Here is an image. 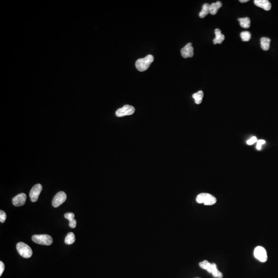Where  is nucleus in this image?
<instances>
[{"label": "nucleus", "instance_id": "1", "mask_svg": "<svg viewBox=\"0 0 278 278\" xmlns=\"http://www.w3.org/2000/svg\"><path fill=\"white\" fill-rule=\"evenodd\" d=\"M153 60L154 58L153 56L148 55L144 58L138 59L137 62H135V67L139 71L144 72L148 69Z\"/></svg>", "mask_w": 278, "mask_h": 278}, {"label": "nucleus", "instance_id": "2", "mask_svg": "<svg viewBox=\"0 0 278 278\" xmlns=\"http://www.w3.org/2000/svg\"><path fill=\"white\" fill-rule=\"evenodd\" d=\"M16 247L17 251L22 257L28 259L32 257L33 251L29 245L23 242H19L17 244Z\"/></svg>", "mask_w": 278, "mask_h": 278}, {"label": "nucleus", "instance_id": "3", "mask_svg": "<svg viewBox=\"0 0 278 278\" xmlns=\"http://www.w3.org/2000/svg\"><path fill=\"white\" fill-rule=\"evenodd\" d=\"M32 240L35 243L40 245L49 246L53 243V239L48 235H34L32 236Z\"/></svg>", "mask_w": 278, "mask_h": 278}, {"label": "nucleus", "instance_id": "4", "mask_svg": "<svg viewBox=\"0 0 278 278\" xmlns=\"http://www.w3.org/2000/svg\"><path fill=\"white\" fill-rule=\"evenodd\" d=\"M135 112V108L132 106L126 105L122 108L117 109L116 111V116L117 117H123L125 116H130Z\"/></svg>", "mask_w": 278, "mask_h": 278}, {"label": "nucleus", "instance_id": "5", "mask_svg": "<svg viewBox=\"0 0 278 278\" xmlns=\"http://www.w3.org/2000/svg\"><path fill=\"white\" fill-rule=\"evenodd\" d=\"M254 257L261 262H265L267 260V254L266 250L262 246H257L254 251Z\"/></svg>", "mask_w": 278, "mask_h": 278}, {"label": "nucleus", "instance_id": "6", "mask_svg": "<svg viewBox=\"0 0 278 278\" xmlns=\"http://www.w3.org/2000/svg\"><path fill=\"white\" fill-rule=\"evenodd\" d=\"M66 199V194L64 192L61 191L56 194V195L53 198L52 205L54 207H58L59 206L64 203Z\"/></svg>", "mask_w": 278, "mask_h": 278}, {"label": "nucleus", "instance_id": "7", "mask_svg": "<svg viewBox=\"0 0 278 278\" xmlns=\"http://www.w3.org/2000/svg\"><path fill=\"white\" fill-rule=\"evenodd\" d=\"M42 189V186L40 184H37L32 188L30 193V196L32 202L34 203L37 201Z\"/></svg>", "mask_w": 278, "mask_h": 278}, {"label": "nucleus", "instance_id": "8", "mask_svg": "<svg viewBox=\"0 0 278 278\" xmlns=\"http://www.w3.org/2000/svg\"><path fill=\"white\" fill-rule=\"evenodd\" d=\"M194 48L191 43L187 44L185 47L181 50V54L182 57L185 58L189 57H192L194 56Z\"/></svg>", "mask_w": 278, "mask_h": 278}, {"label": "nucleus", "instance_id": "9", "mask_svg": "<svg viewBox=\"0 0 278 278\" xmlns=\"http://www.w3.org/2000/svg\"><path fill=\"white\" fill-rule=\"evenodd\" d=\"M26 198L27 197L25 194L20 193L12 198V203L16 207L23 206L25 203Z\"/></svg>", "mask_w": 278, "mask_h": 278}, {"label": "nucleus", "instance_id": "10", "mask_svg": "<svg viewBox=\"0 0 278 278\" xmlns=\"http://www.w3.org/2000/svg\"><path fill=\"white\" fill-rule=\"evenodd\" d=\"M254 3L256 6L266 11H269L271 8V3L267 0H255Z\"/></svg>", "mask_w": 278, "mask_h": 278}, {"label": "nucleus", "instance_id": "11", "mask_svg": "<svg viewBox=\"0 0 278 278\" xmlns=\"http://www.w3.org/2000/svg\"><path fill=\"white\" fill-rule=\"evenodd\" d=\"M215 38L213 39V42L214 44H221L225 39V36L221 33V30L220 29H215Z\"/></svg>", "mask_w": 278, "mask_h": 278}, {"label": "nucleus", "instance_id": "12", "mask_svg": "<svg viewBox=\"0 0 278 278\" xmlns=\"http://www.w3.org/2000/svg\"><path fill=\"white\" fill-rule=\"evenodd\" d=\"M222 7V3L220 1L216 3H212L210 5V14L212 15H215L218 11V9Z\"/></svg>", "mask_w": 278, "mask_h": 278}, {"label": "nucleus", "instance_id": "13", "mask_svg": "<svg viewBox=\"0 0 278 278\" xmlns=\"http://www.w3.org/2000/svg\"><path fill=\"white\" fill-rule=\"evenodd\" d=\"M65 218L69 221V226L71 228H75L76 226V220H75V215L73 213H66L65 214Z\"/></svg>", "mask_w": 278, "mask_h": 278}, {"label": "nucleus", "instance_id": "14", "mask_svg": "<svg viewBox=\"0 0 278 278\" xmlns=\"http://www.w3.org/2000/svg\"><path fill=\"white\" fill-rule=\"evenodd\" d=\"M271 39L267 37H262L261 39V46L262 50L264 51H268L270 47Z\"/></svg>", "mask_w": 278, "mask_h": 278}, {"label": "nucleus", "instance_id": "15", "mask_svg": "<svg viewBox=\"0 0 278 278\" xmlns=\"http://www.w3.org/2000/svg\"><path fill=\"white\" fill-rule=\"evenodd\" d=\"M241 27L244 29H248L250 26V20L248 17L238 19Z\"/></svg>", "mask_w": 278, "mask_h": 278}, {"label": "nucleus", "instance_id": "16", "mask_svg": "<svg viewBox=\"0 0 278 278\" xmlns=\"http://www.w3.org/2000/svg\"><path fill=\"white\" fill-rule=\"evenodd\" d=\"M210 13V5L207 3H205L203 6V8L199 14L200 18H203Z\"/></svg>", "mask_w": 278, "mask_h": 278}, {"label": "nucleus", "instance_id": "17", "mask_svg": "<svg viewBox=\"0 0 278 278\" xmlns=\"http://www.w3.org/2000/svg\"><path fill=\"white\" fill-rule=\"evenodd\" d=\"M193 98L195 99V102L196 104H200L202 103L203 97V91H199L197 93H194L192 95Z\"/></svg>", "mask_w": 278, "mask_h": 278}, {"label": "nucleus", "instance_id": "18", "mask_svg": "<svg viewBox=\"0 0 278 278\" xmlns=\"http://www.w3.org/2000/svg\"><path fill=\"white\" fill-rule=\"evenodd\" d=\"M216 199L214 196L207 193L204 201V204L206 206H212L213 204H215L216 203Z\"/></svg>", "mask_w": 278, "mask_h": 278}, {"label": "nucleus", "instance_id": "19", "mask_svg": "<svg viewBox=\"0 0 278 278\" xmlns=\"http://www.w3.org/2000/svg\"><path fill=\"white\" fill-rule=\"evenodd\" d=\"M199 266L203 269H205L209 273H212V264H210L207 261H203L199 263Z\"/></svg>", "mask_w": 278, "mask_h": 278}, {"label": "nucleus", "instance_id": "20", "mask_svg": "<svg viewBox=\"0 0 278 278\" xmlns=\"http://www.w3.org/2000/svg\"><path fill=\"white\" fill-rule=\"evenodd\" d=\"M214 277L215 278H222L223 275L221 271L217 268L216 265L215 263L212 264V273Z\"/></svg>", "mask_w": 278, "mask_h": 278}, {"label": "nucleus", "instance_id": "21", "mask_svg": "<svg viewBox=\"0 0 278 278\" xmlns=\"http://www.w3.org/2000/svg\"><path fill=\"white\" fill-rule=\"evenodd\" d=\"M75 241V236L74 233L69 232L68 233L65 239V243L68 245H71Z\"/></svg>", "mask_w": 278, "mask_h": 278}, {"label": "nucleus", "instance_id": "22", "mask_svg": "<svg viewBox=\"0 0 278 278\" xmlns=\"http://www.w3.org/2000/svg\"><path fill=\"white\" fill-rule=\"evenodd\" d=\"M241 38L243 41H248L250 40V39H251V34L250 33V32L248 31H244V32H242L241 33Z\"/></svg>", "mask_w": 278, "mask_h": 278}, {"label": "nucleus", "instance_id": "23", "mask_svg": "<svg viewBox=\"0 0 278 278\" xmlns=\"http://www.w3.org/2000/svg\"><path fill=\"white\" fill-rule=\"evenodd\" d=\"M207 193H200L196 197V202L198 203H204Z\"/></svg>", "mask_w": 278, "mask_h": 278}, {"label": "nucleus", "instance_id": "24", "mask_svg": "<svg viewBox=\"0 0 278 278\" xmlns=\"http://www.w3.org/2000/svg\"><path fill=\"white\" fill-rule=\"evenodd\" d=\"M6 217H7V215H6V213L3 211H0V221L2 223L6 221Z\"/></svg>", "mask_w": 278, "mask_h": 278}, {"label": "nucleus", "instance_id": "25", "mask_svg": "<svg viewBox=\"0 0 278 278\" xmlns=\"http://www.w3.org/2000/svg\"><path fill=\"white\" fill-rule=\"evenodd\" d=\"M265 143V141L264 140H258L257 141V150H260L261 149L262 146V145L264 144Z\"/></svg>", "mask_w": 278, "mask_h": 278}, {"label": "nucleus", "instance_id": "26", "mask_svg": "<svg viewBox=\"0 0 278 278\" xmlns=\"http://www.w3.org/2000/svg\"><path fill=\"white\" fill-rule=\"evenodd\" d=\"M257 139L256 138V137H253V138H251L250 139L248 140L247 141V144L248 145H252L253 144H254L255 142H257Z\"/></svg>", "mask_w": 278, "mask_h": 278}, {"label": "nucleus", "instance_id": "27", "mask_svg": "<svg viewBox=\"0 0 278 278\" xmlns=\"http://www.w3.org/2000/svg\"><path fill=\"white\" fill-rule=\"evenodd\" d=\"M5 265L2 262H0V276H1L3 274V271H4Z\"/></svg>", "mask_w": 278, "mask_h": 278}, {"label": "nucleus", "instance_id": "28", "mask_svg": "<svg viewBox=\"0 0 278 278\" xmlns=\"http://www.w3.org/2000/svg\"><path fill=\"white\" fill-rule=\"evenodd\" d=\"M239 1L241 3H246V2L249 1V0H239Z\"/></svg>", "mask_w": 278, "mask_h": 278}]
</instances>
